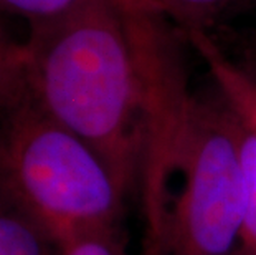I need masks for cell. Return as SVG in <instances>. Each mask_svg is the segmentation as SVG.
<instances>
[{
  "instance_id": "1",
  "label": "cell",
  "mask_w": 256,
  "mask_h": 255,
  "mask_svg": "<svg viewBox=\"0 0 256 255\" xmlns=\"http://www.w3.org/2000/svg\"><path fill=\"white\" fill-rule=\"evenodd\" d=\"M119 0H81L28 24L25 88L56 123L106 162L129 197L149 149L146 80Z\"/></svg>"
},
{
  "instance_id": "2",
  "label": "cell",
  "mask_w": 256,
  "mask_h": 255,
  "mask_svg": "<svg viewBox=\"0 0 256 255\" xmlns=\"http://www.w3.org/2000/svg\"><path fill=\"white\" fill-rule=\"evenodd\" d=\"M0 194L60 247L122 225L128 200L106 162L48 116L25 85L0 110Z\"/></svg>"
},
{
  "instance_id": "3",
  "label": "cell",
  "mask_w": 256,
  "mask_h": 255,
  "mask_svg": "<svg viewBox=\"0 0 256 255\" xmlns=\"http://www.w3.org/2000/svg\"><path fill=\"white\" fill-rule=\"evenodd\" d=\"M180 187L168 202L162 255H235L243 176L233 111L218 90L190 95L176 151Z\"/></svg>"
},
{
  "instance_id": "4",
  "label": "cell",
  "mask_w": 256,
  "mask_h": 255,
  "mask_svg": "<svg viewBox=\"0 0 256 255\" xmlns=\"http://www.w3.org/2000/svg\"><path fill=\"white\" fill-rule=\"evenodd\" d=\"M182 37L205 62L215 88L236 115L256 131V77L240 67L208 30H184Z\"/></svg>"
},
{
  "instance_id": "5",
  "label": "cell",
  "mask_w": 256,
  "mask_h": 255,
  "mask_svg": "<svg viewBox=\"0 0 256 255\" xmlns=\"http://www.w3.org/2000/svg\"><path fill=\"white\" fill-rule=\"evenodd\" d=\"M48 232L0 194V255H60Z\"/></svg>"
},
{
  "instance_id": "6",
  "label": "cell",
  "mask_w": 256,
  "mask_h": 255,
  "mask_svg": "<svg viewBox=\"0 0 256 255\" xmlns=\"http://www.w3.org/2000/svg\"><path fill=\"white\" fill-rule=\"evenodd\" d=\"M232 111L244 197L243 227L235 255H256V131L236 115L233 108Z\"/></svg>"
},
{
  "instance_id": "7",
  "label": "cell",
  "mask_w": 256,
  "mask_h": 255,
  "mask_svg": "<svg viewBox=\"0 0 256 255\" xmlns=\"http://www.w3.org/2000/svg\"><path fill=\"white\" fill-rule=\"evenodd\" d=\"M154 12L176 24L177 30H208L216 14L230 5L232 0H142Z\"/></svg>"
},
{
  "instance_id": "8",
  "label": "cell",
  "mask_w": 256,
  "mask_h": 255,
  "mask_svg": "<svg viewBox=\"0 0 256 255\" xmlns=\"http://www.w3.org/2000/svg\"><path fill=\"white\" fill-rule=\"evenodd\" d=\"M25 65V43L12 40L7 34H0V110L24 88Z\"/></svg>"
},
{
  "instance_id": "9",
  "label": "cell",
  "mask_w": 256,
  "mask_h": 255,
  "mask_svg": "<svg viewBox=\"0 0 256 255\" xmlns=\"http://www.w3.org/2000/svg\"><path fill=\"white\" fill-rule=\"evenodd\" d=\"M81 0H0V15L10 14L25 19L28 24L46 20L66 12ZM129 9L150 10L142 0H119Z\"/></svg>"
},
{
  "instance_id": "10",
  "label": "cell",
  "mask_w": 256,
  "mask_h": 255,
  "mask_svg": "<svg viewBox=\"0 0 256 255\" xmlns=\"http://www.w3.org/2000/svg\"><path fill=\"white\" fill-rule=\"evenodd\" d=\"M60 255H128L122 225L76 237L64 243Z\"/></svg>"
},
{
  "instance_id": "11",
  "label": "cell",
  "mask_w": 256,
  "mask_h": 255,
  "mask_svg": "<svg viewBox=\"0 0 256 255\" xmlns=\"http://www.w3.org/2000/svg\"><path fill=\"white\" fill-rule=\"evenodd\" d=\"M212 35L240 67L256 77V30L223 32L222 37Z\"/></svg>"
},
{
  "instance_id": "12",
  "label": "cell",
  "mask_w": 256,
  "mask_h": 255,
  "mask_svg": "<svg viewBox=\"0 0 256 255\" xmlns=\"http://www.w3.org/2000/svg\"><path fill=\"white\" fill-rule=\"evenodd\" d=\"M0 34H5V30L2 29V25H0Z\"/></svg>"
}]
</instances>
